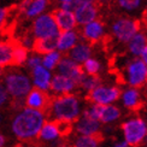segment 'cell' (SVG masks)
I'll return each mask as SVG.
<instances>
[{
    "instance_id": "cell-31",
    "label": "cell",
    "mask_w": 147,
    "mask_h": 147,
    "mask_svg": "<svg viewBox=\"0 0 147 147\" xmlns=\"http://www.w3.org/2000/svg\"><path fill=\"white\" fill-rule=\"evenodd\" d=\"M83 70L88 75H96L100 70V63L94 58H88L86 62H83Z\"/></svg>"
},
{
    "instance_id": "cell-12",
    "label": "cell",
    "mask_w": 147,
    "mask_h": 147,
    "mask_svg": "<svg viewBox=\"0 0 147 147\" xmlns=\"http://www.w3.org/2000/svg\"><path fill=\"white\" fill-rule=\"evenodd\" d=\"M53 18L56 21V24L59 29V32H64V30H72L77 26L75 15L74 11H68L63 9H57L52 12Z\"/></svg>"
},
{
    "instance_id": "cell-10",
    "label": "cell",
    "mask_w": 147,
    "mask_h": 147,
    "mask_svg": "<svg viewBox=\"0 0 147 147\" xmlns=\"http://www.w3.org/2000/svg\"><path fill=\"white\" fill-rule=\"evenodd\" d=\"M121 90L117 87H104V86H98L96 88L89 92L88 99L96 104H102L107 105L110 102L116 101L119 98Z\"/></svg>"
},
{
    "instance_id": "cell-6",
    "label": "cell",
    "mask_w": 147,
    "mask_h": 147,
    "mask_svg": "<svg viewBox=\"0 0 147 147\" xmlns=\"http://www.w3.org/2000/svg\"><path fill=\"white\" fill-rule=\"evenodd\" d=\"M5 82L9 93L15 98H22L27 95L29 90L32 89L29 78L22 75V74H17V72L9 74L5 78Z\"/></svg>"
},
{
    "instance_id": "cell-30",
    "label": "cell",
    "mask_w": 147,
    "mask_h": 147,
    "mask_svg": "<svg viewBox=\"0 0 147 147\" xmlns=\"http://www.w3.org/2000/svg\"><path fill=\"white\" fill-rule=\"evenodd\" d=\"M121 9H123L124 11L133 12L140 9V6L142 4V0H116Z\"/></svg>"
},
{
    "instance_id": "cell-33",
    "label": "cell",
    "mask_w": 147,
    "mask_h": 147,
    "mask_svg": "<svg viewBox=\"0 0 147 147\" xmlns=\"http://www.w3.org/2000/svg\"><path fill=\"white\" fill-rule=\"evenodd\" d=\"M27 62H28V66L30 69H34L35 66H38L41 64V58L39 56H33V57H30L29 59H27Z\"/></svg>"
},
{
    "instance_id": "cell-35",
    "label": "cell",
    "mask_w": 147,
    "mask_h": 147,
    "mask_svg": "<svg viewBox=\"0 0 147 147\" xmlns=\"http://www.w3.org/2000/svg\"><path fill=\"white\" fill-rule=\"evenodd\" d=\"M140 56H141V60L147 65V45L144 47V50L141 53H140Z\"/></svg>"
},
{
    "instance_id": "cell-5",
    "label": "cell",
    "mask_w": 147,
    "mask_h": 147,
    "mask_svg": "<svg viewBox=\"0 0 147 147\" xmlns=\"http://www.w3.org/2000/svg\"><path fill=\"white\" fill-rule=\"evenodd\" d=\"M33 34L35 38H50L59 34L52 13H41L35 18L33 23Z\"/></svg>"
},
{
    "instance_id": "cell-34",
    "label": "cell",
    "mask_w": 147,
    "mask_h": 147,
    "mask_svg": "<svg viewBox=\"0 0 147 147\" xmlns=\"http://www.w3.org/2000/svg\"><path fill=\"white\" fill-rule=\"evenodd\" d=\"M6 99H7V92L5 90L3 86H0V106L6 101Z\"/></svg>"
},
{
    "instance_id": "cell-22",
    "label": "cell",
    "mask_w": 147,
    "mask_h": 147,
    "mask_svg": "<svg viewBox=\"0 0 147 147\" xmlns=\"http://www.w3.org/2000/svg\"><path fill=\"white\" fill-rule=\"evenodd\" d=\"M147 45V36L144 33L138 32L133 38L128 41V48L129 52L134 56H140V53L142 52L144 47Z\"/></svg>"
},
{
    "instance_id": "cell-32",
    "label": "cell",
    "mask_w": 147,
    "mask_h": 147,
    "mask_svg": "<svg viewBox=\"0 0 147 147\" xmlns=\"http://www.w3.org/2000/svg\"><path fill=\"white\" fill-rule=\"evenodd\" d=\"M82 87L86 89V90H93L94 88H96L100 84V78L98 77L96 75H89V76H86V78L82 81Z\"/></svg>"
},
{
    "instance_id": "cell-2",
    "label": "cell",
    "mask_w": 147,
    "mask_h": 147,
    "mask_svg": "<svg viewBox=\"0 0 147 147\" xmlns=\"http://www.w3.org/2000/svg\"><path fill=\"white\" fill-rule=\"evenodd\" d=\"M51 110L56 119L70 122L71 123V122L78 118L80 115L78 100L76 99V96L69 94L58 96L52 101Z\"/></svg>"
},
{
    "instance_id": "cell-18",
    "label": "cell",
    "mask_w": 147,
    "mask_h": 147,
    "mask_svg": "<svg viewBox=\"0 0 147 147\" xmlns=\"http://www.w3.org/2000/svg\"><path fill=\"white\" fill-rule=\"evenodd\" d=\"M75 82L71 78L63 76V75H56L50 82V88L57 93H69L75 88Z\"/></svg>"
},
{
    "instance_id": "cell-26",
    "label": "cell",
    "mask_w": 147,
    "mask_h": 147,
    "mask_svg": "<svg viewBox=\"0 0 147 147\" xmlns=\"http://www.w3.org/2000/svg\"><path fill=\"white\" fill-rule=\"evenodd\" d=\"M101 140L102 139L99 133L95 135H82L76 140L74 147H98V144Z\"/></svg>"
},
{
    "instance_id": "cell-23",
    "label": "cell",
    "mask_w": 147,
    "mask_h": 147,
    "mask_svg": "<svg viewBox=\"0 0 147 147\" xmlns=\"http://www.w3.org/2000/svg\"><path fill=\"white\" fill-rule=\"evenodd\" d=\"M13 39L0 42V66H7L12 63Z\"/></svg>"
},
{
    "instance_id": "cell-13",
    "label": "cell",
    "mask_w": 147,
    "mask_h": 147,
    "mask_svg": "<svg viewBox=\"0 0 147 147\" xmlns=\"http://www.w3.org/2000/svg\"><path fill=\"white\" fill-rule=\"evenodd\" d=\"M98 13H99V11H98L96 3L86 4L82 6H78V7L74 10V15H75L76 22L80 26H84V24L96 20Z\"/></svg>"
},
{
    "instance_id": "cell-24",
    "label": "cell",
    "mask_w": 147,
    "mask_h": 147,
    "mask_svg": "<svg viewBox=\"0 0 147 147\" xmlns=\"http://www.w3.org/2000/svg\"><path fill=\"white\" fill-rule=\"evenodd\" d=\"M140 102H141V99H140V93L138 89L131 88V89H128L124 92L123 104L128 109L138 110L140 107Z\"/></svg>"
},
{
    "instance_id": "cell-17",
    "label": "cell",
    "mask_w": 147,
    "mask_h": 147,
    "mask_svg": "<svg viewBox=\"0 0 147 147\" xmlns=\"http://www.w3.org/2000/svg\"><path fill=\"white\" fill-rule=\"evenodd\" d=\"M33 78H34V84L42 90H47L50 88V82H51V72L46 69L44 65H38L33 69Z\"/></svg>"
},
{
    "instance_id": "cell-36",
    "label": "cell",
    "mask_w": 147,
    "mask_h": 147,
    "mask_svg": "<svg viewBox=\"0 0 147 147\" xmlns=\"http://www.w3.org/2000/svg\"><path fill=\"white\" fill-rule=\"evenodd\" d=\"M115 147H128V144L125 142V141H123V142H119V144H117Z\"/></svg>"
},
{
    "instance_id": "cell-43",
    "label": "cell",
    "mask_w": 147,
    "mask_h": 147,
    "mask_svg": "<svg viewBox=\"0 0 147 147\" xmlns=\"http://www.w3.org/2000/svg\"><path fill=\"white\" fill-rule=\"evenodd\" d=\"M59 147H68V146H65V145H63V146H59Z\"/></svg>"
},
{
    "instance_id": "cell-42",
    "label": "cell",
    "mask_w": 147,
    "mask_h": 147,
    "mask_svg": "<svg viewBox=\"0 0 147 147\" xmlns=\"http://www.w3.org/2000/svg\"><path fill=\"white\" fill-rule=\"evenodd\" d=\"M15 147H24V146H23V145H16Z\"/></svg>"
},
{
    "instance_id": "cell-1",
    "label": "cell",
    "mask_w": 147,
    "mask_h": 147,
    "mask_svg": "<svg viewBox=\"0 0 147 147\" xmlns=\"http://www.w3.org/2000/svg\"><path fill=\"white\" fill-rule=\"evenodd\" d=\"M44 122L45 117L41 111L27 107L18 113L12 122V131L21 140L34 139L39 135Z\"/></svg>"
},
{
    "instance_id": "cell-38",
    "label": "cell",
    "mask_w": 147,
    "mask_h": 147,
    "mask_svg": "<svg viewBox=\"0 0 147 147\" xmlns=\"http://www.w3.org/2000/svg\"><path fill=\"white\" fill-rule=\"evenodd\" d=\"M109 0H95V3L96 4H105V3H107Z\"/></svg>"
},
{
    "instance_id": "cell-44",
    "label": "cell",
    "mask_w": 147,
    "mask_h": 147,
    "mask_svg": "<svg viewBox=\"0 0 147 147\" xmlns=\"http://www.w3.org/2000/svg\"><path fill=\"white\" fill-rule=\"evenodd\" d=\"M146 82H147V81H146Z\"/></svg>"
},
{
    "instance_id": "cell-27",
    "label": "cell",
    "mask_w": 147,
    "mask_h": 147,
    "mask_svg": "<svg viewBox=\"0 0 147 147\" xmlns=\"http://www.w3.org/2000/svg\"><path fill=\"white\" fill-rule=\"evenodd\" d=\"M15 10H16V5L10 6V7H0V32L9 34V30L11 28L9 23V18Z\"/></svg>"
},
{
    "instance_id": "cell-41",
    "label": "cell",
    "mask_w": 147,
    "mask_h": 147,
    "mask_svg": "<svg viewBox=\"0 0 147 147\" xmlns=\"http://www.w3.org/2000/svg\"><path fill=\"white\" fill-rule=\"evenodd\" d=\"M1 74H3V66H0V76H1Z\"/></svg>"
},
{
    "instance_id": "cell-19",
    "label": "cell",
    "mask_w": 147,
    "mask_h": 147,
    "mask_svg": "<svg viewBox=\"0 0 147 147\" xmlns=\"http://www.w3.org/2000/svg\"><path fill=\"white\" fill-rule=\"evenodd\" d=\"M90 56H92V46L89 44H86V42L76 44L69 52V57L78 64H83V62L90 58Z\"/></svg>"
},
{
    "instance_id": "cell-4",
    "label": "cell",
    "mask_w": 147,
    "mask_h": 147,
    "mask_svg": "<svg viewBox=\"0 0 147 147\" xmlns=\"http://www.w3.org/2000/svg\"><path fill=\"white\" fill-rule=\"evenodd\" d=\"M122 129H123L124 139L128 146H138L147 135V125L140 118L125 122L122 125Z\"/></svg>"
},
{
    "instance_id": "cell-14",
    "label": "cell",
    "mask_w": 147,
    "mask_h": 147,
    "mask_svg": "<svg viewBox=\"0 0 147 147\" xmlns=\"http://www.w3.org/2000/svg\"><path fill=\"white\" fill-rule=\"evenodd\" d=\"M77 41L78 34L75 32V29L59 32L57 40V50L59 52H68L77 44Z\"/></svg>"
},
{
    "instance_id": "cell-40",
    "label": "cell",
    "mask_w": 147,
    "mask_h": 147,
    "mask_svg": "<svg viewBox=\"0 0 147 147\" xmlns=\"http://www.w3.org/2000/svg\"><path fill=\"white\" fill-rule=\"evenodd\" d=\"M57 1L60 4V3H66V1H72V0H57Z\"/></svg>"
},
{
    "instance_id": "cell-20",
    "label": "cell",
    "mask_w": 147,
    "mask_h": 147,
    "mask_svg": "<svg viewBox=\"0 0 147 147\" xmlns=\"http://www.w3.org/2000/svg\"><path fill=\"white\" fill-rule=\"evenodd\" d=\"M48 4H50V0H30L27 9L23 12V15L27 18L38 17L39 15L44 13Z\"/></svg>"
},
{
    "instance_id": "cell-37",
    "label": "cell",
    "mask_w": 147,
    "mask_h": 147,
    "mask_svg": "<svg viewBox=\"0 0 147 147\" xmlns=\"http://www.w3.org/2000/svg\"><path fill=\"white\" fill-rule=\"evenodd\" d=\"M5 144V138L3 135H0V147H3Z\"/></svg>"
},
{
    "instance_id": "cell-11",
    "label": "cell",
    "mask_w": 147,
    "mask_h": 147,
    "mask_svg": "<svg viewBox=\"0 0 147 147\" xmlns=\"http://www.w3.org/2000/svg\"><path fill=\"white\" fill-rule=\"evenodd\" d=\"M105 34V26L101 21L94 20L83 26L82 29V36L86 41L90 42V44H95L99 42Z\"/></svg>"
},
{
    "instance_id": "cell-9",
    "label": "cell",
    "mask_w": 147,
    "mask_h": 147,
    "mask_svg": "<svg viewBox=\"0 0 147 147\" xmlns=\"http://www.w3.org/2000/svg\"><path fill=\"white\" fill-rule=\"evenodd\" d=\"M26 104L28 107L39 110L41 112H46L51 109L52 100H51V98L48 96V94L46 93V90H42L38 87H35L29 90Z\"/></svg>"
},
{
    "instance_id": "cell-15",
    "label": "cell",
    "mask_w": 147,
    "mask_h": 147,
    "mask_svg": "<svg viewBox=\"0 0 147 147\" xmlns=\"http://www.w3.org/2000/svg\"><path fill=\"white\" fill-rule=\"evenodd\" d=\"M57 40L58 35L50 36V38H35L32 50L38 54H46L54 50H57Z\"/></svg>"
},
{
    "instance_id": "cell-29",
    "label": "cell",
    "mask_w": 147,
    "mask_h": 147,
    "mask_svg": "<svg viewBox=\"0 0 147 147\" xmlns=\"http://www.w3.org/2000/svg\"><path fill=\"white\" fill-rule=\"evenodd\" d=\"M60 58H62V56H60V52L54 50V51H52L50 53L44 54V58L41 59V64L44 65L46 69L52 70V69H54L58 65Z\"/></svg>"
},
{
    "instance_id": "cell-25",
    "label": "cell",
    "mask_w": 147,
    "mask_h": 147,
    "mask_svg": "<svg viewBox=\"0 0 147 147\" xmlns=\"http://www.w3.org/2000/svg\"><path fill=\"white\" fill-rule=\"evenodd\" d=\"M39 135L42 140H46V141H51V140L57 139L58 136H60L57 123L53 121V122H48V123L44 124L39 133Z\"/></svg>"
},
{
    "instance_id": "cell-16",
    "label": "cell",
    "mask_w": 147,
    "mask_h": 147,
    "mask_svg": "<svg viewBox=\"0 0 147 147\" xmlns=\"http://www.w3.org/2000/svg\"><path fill=\"white\" fill-rule=\"evenodd\" d=\"M100 123L98 119H94L89 116H84L77 122L76 130L82 135H95L99 133Z\"/></svg>"
},
{
    "instance_id": "cell-7",
    "label": "cell",
    "mask_w": 147,
    "mask_h": 147,
    "mask_svg": "<svg viewBox=\"0 0 147 147\" xmlns=\"http://www.w3.org/2000/svg\"><path fill=\"white\" fill-rule=\"evenodd\" d=\"M58 71L60 75L71 78L76 86H81L82 81L87 76L82 66L71 58H60L58 63Z\"/></svg>"
},
{
    "instance_id": "cell-8",
    "label": "cell",
    "mask_w": 147,
    "mask_h": 147,
    "mask_svg": "<svg viewBox=\"0 0 147 147\" xmlns=\"http://www.w3.org/2000/svg\"><path fill=\"white\" fill-rule=\"evenodd\" d=\"M127 80L133 87H141L147 81V65L141 59H134L128 64Z\"/></svg>"
},
{
    "instance_id": "cell-39",
    "label": "cell",
    "mask_w": 147,
    "mask_h": 147,
    "mask_svg": "<svg viewBox=\"0 0 147 147\" xmlns=\"http://www.w3.org/2000/svg\"><path fill=\"white\" fill-rule=\"evenodd\" d=\"M144 21H145V22H146V24H147V9H146L145 13H144Z\"/></svg>"
},
{
    "instance_id": "cell-21",
    "label": "cell",
    "mask_w": 147,
    "mask_h": 147,
    "mask_svg": "<svg viewBox=\"0 0 147 147\" xmlns=\"http://www.w3.org/2000/svg\"><path fill=\"white\" fill-rule=\"evenodd\" d=\"M28 59V48H26L18 40H13V51H12V66H21Z\"/></svg>"
},
{
    "instance_id": "cell-3",
    "label": "cell",
    "mask_w": 147,
    "mask_h": 147,
    "mask_svg": "<svg viewBox=\"0 0 147 147\" xmlns=\"http://www.w3.org/2000/svg\"><path fill=\"white\" fill-rule=\"evenodd\" d=\"M141 22L128 17H121L112 24V34L119 42L128 44L134 35L140 32Z\"/></svg>"
},
{
    "instance_id": "cell-28",
    "label": "cell",
    "mask_w": 147,
    "mask_h": 147,
    "mask_svg": "<svg viewBox=\"0 0 147 147\" xmlns=\"http://www.w3.org/2000/svg\"><path fill=\"white\" fill-rule=\"evenodd\" d=\"M121 116V112L116 107V106H112V105H104V109H102V112H101V116H100V121L104 122V123H110V122H113L116 121L118 117Z\"/></svg>"
}]
</instances>
